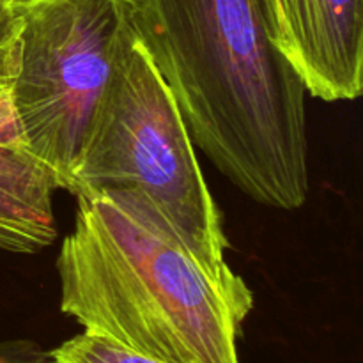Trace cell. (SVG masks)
I'll list each match as a JSON object with an SVG mask.
<instances>
[{
	"mask_svg": "<svg viewBox=\"0 0 363 363\" xmlns=\"http://www.w3.org/2000/svg\"><path fill=\"white\" fill-rule=\"evenodd\" d=\"M52 354L57 363H162L85 332L52 350Z\"/></svg>",
	"mask_w": 363,
	"mask_h": 363,
	"instance_id": "cell-7",
	"label": "cell"
},
{
	"mask_svg": "<svg viewBox=\"0 0 363 363\" xmlns=\"http://www.w3.org/2000/svg\"><path fill=\"white\" fill-rule=\"evenodd\" d=\"M137 30L194 144L252 201L300 209L308 92L273 41L264 0H138Z\"/></svg>",
	"mask_w": 363,
	"mask_h": 363,
	"instance_id": "cell-1",
	"label": "cell"
},
{
	"mask_svg": "<svg viewBox=\"0 0 363 363\" xmlns=\"http://www.w3.org/2000/svg\"><path fill=\"white\" fill-rule=\"evenodd\" d=\"M52 174L18 135L9 98H0V248L38 254L59 236Z\"/></svg>",
	"mask_w": 363,
	"mask_h": 363,
	"instance_id": "cell-6",
	"label": "cell"
},
{
	"mask_svg": "<svg viewBox=\"0 0 363 363\" xmlns=\"http://www.w3.org/2000/svg\"><path fill=\"white\" fill-rule=\"evenodd\" d=\"M0 2H13V0H0Z\"/></svg>",
	"mask_w": 363,
	"mask_h": 363,
	"instance_id": "cell-10",
	"label": "cell"
},
{
	"mask_svg": "<svg viewBox=\"0 0 363 363\" xmlns=\"http://www.w3.org/2000/svg\"><path fill=\"white\" fill-rule=\"evenodd\" d=\"M277 48L323 101L363 89V0H264Z\"/></svg>",
	"mask_w": 363,
	"mask_h": 363,
	"instance_id": "cell-5",
	"label": "cell"
},
{
	"mask_svg": "<svg viewBox=\"0 0 363 363\" xmlns=\"http://www.w3.org/2000/svg\"><path fill=\"white\" fill-rule=\"evenodd\" d=\"M57 257L60 311L85 333L162 363H241L254 308L247 286L216 280L176 227L135 190L74 195Z\"/></svg>",
	"mask_w": 363,
	"mask_h": 363,
	"instance_id": "cell-2",
	"label": "cell"
},
{
	"mask_svg": "<svg viewBox=\"0 0 363 363\" xmlns=\"http://www.w3.org/2000/svg\"><path fill=\"white\" fill-rule=\"evenodd\" d=\"M0 363H57L52 351L32 340H0Z\"/></svg>",
	"mask_w": 363,
	"mask_h": 363,
	"instance_id": "cell-9",
	"label": "cell"
},
{
	"mask_svg": "<svg viewBox=\"0 0 363 363\" xmlns=\"http://www.w3.org/2000/svg\"><path fill=\"white\" fill-rule=\"evenodd\" d=\"M105 188L144 194L216 280L245 284L227 262L222 211L186 123L140 38L128 46L103 96L69 194Z\"/></svg>",
	"mask_w": 363,
	"mask_h": 363,
	"instance_id": "cell-3",
	"label": "cell"
},
{
	"mask_svg": "<svg viewBox=\"0 0 363 363\" xmlns=\"http://www.w3.org/2000/svg\"><path fill=\"white\" fill-rule=\"evenodd\" d=\"M138 0H13L16 67L9 105L27 151L71 191L101 99L138 38Z\"/></svg>",
	"mask_w": 363,
	"mask_h": 363,
	"instance_id": "cell-4",
	"label": "cell"
},
{
	"mask_svg": "<svg viewBox=\"0 0 363 363\" xmlns=\"http://www.w3.org/2000/svg\"><path fill=\"white\" fill-rule=\"evenodd\" d=\"M18 23L13 2H0V98L9 94L16 67Z\"/></svg>",
	"mask_w": 363,
	"mask_h": 363,
	"instance_id": "cell-8",
	"label": "cell"
}]
</instances>
